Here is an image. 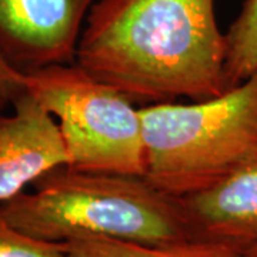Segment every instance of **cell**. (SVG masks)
<instances>
[{"instance_id":"cell-3","label":"cell","mask_w":257,"mask_h":257,"mask_svg":"<svg viewBox=\"0 0 257 257\" xmlns=\"http://www.w3.org/2000/svg\"><path fill=\"white\" fill-rule=\"evenodd\" d=\"M145 177L176 197L209 189L257 159V73L190 104L140 106Z\"/></svg>"},{"instance_id":"cell-12","label":"cell","mask_w":257,"mask_h":257,"mask_svg":"<svg viewBox=\"0 0 257 257\" xmlns=\"http://www.w3.org/2000/svg\"><path fill=\"white\" fill-rule=\"evenodd\" d=\"M253 251H254V256L257 257V244H256V246H254V247H253Z\"/></svg>"},{"instance_id":"cell-11","label":"cell","mask_w":257,"mask_h":257,"mask_svg":"<svg viewBox=\"0 0 257 257\" xmlns=\"http://www.w3.org/2000/svg\"><path fill=\"white\" fill-rule=\"evenodd\" d=\"M26 92V73L10 62L0 49V110Z\"/></svg>"},{"instance_id":"cell-9","label":"cell","mask_w":257,"mask_h":257,"mask_svg":"<svg viewBox=\"0 0 257 257\" xmlns=\"http://www.w3.org/2000/svg\"><path fill=\"white\" fill-rule=\"evenodd\" d=\"M226 35V77L234 87L257 73V0H244Z\"/></svg>"},{"instance_id":"cell-4","label":"cell","mask_w":257,"mask_h":257,"mask_svg":"<svg viewBox=\"0 0 257 257\" xmlns=\"http://www.w3.org/2000/svg\"><path fill=\"white\" fill-rule=\"evenodd\" d=\"M26 90L57 120L69 167L145 177L140 106L123 93L76 63L26 72Z\"/></svg>"},{"instance_id":"cell-1","label":"cell","mask_w":257,"mask_h":257,"mask_svg":"<svg viewBox=\"0 0 257 257\" xmlns=\"http://www.w3.org/2000/svg\"><path fill=\"white\" fill-rule=\"evenodd\" d=\"M214 0H99L74 63L135 104L207 100L231 89Z\"/></svg>"},{"instance_id":"cell-6","label":"cell","mask_w":257,"mask_h":257,"mask_svg":"<svg viewBox=\"0 0 257 257\" xmlns=\"http://www.w3.org/2000/svg\"><path fill=\"white\" fill-rule=\"evenodd\" d=\"M0 117V204L62 166L69 153L56 119L26 90Z\"/></svg>"},{"instance_id":"cell-5","label":"cell","mask_w":257,"mask_h":257,"mask_svg":"<svg viewBox=\"0 0 257 257\" xmlns=\"http://www.w3.org/2000/svg\"><path fill=\"white\" fill-rule=\"evenodd\" d=\"M99 0H0V49L22 72L74 63L83 23Z\"/></svg>"},{"instance_id":"cell-10","label":"cell","mask_w":257,"mask_h":257,"mask_svg":"<svg viewBox=\"0 0 257 257\" xmlns=\"http://www.w3.org/2000/svg\"><path fill=\"white\" fill-rule=\"evenodd\" d=\"M0 257H69L59 243L35 239L13 227L0 209Z\"/></svg>"},{"instance_id":"cell-7","label":"cell","mask_w":257,"mask_h":257,"mask_svg":"<svg viewBox=\"0 0 257 257\" xmlns=\"http://www.w3.org/2000/svg\"><path fill=\"white\" fill-rule=\"evenodd\" d=\"M192 239L257 244V159L209 189L180 197Z\"/></svg>"},{"instance_id":"cell-8","label":"cell","mask_w":257,"mask_h":257,"mask_svg":"<svg viewBox=\"0 0 257 257\" xmlns=\"http://www.w3.org/2000/svg\"><path fill=\"white\" fill-rule=\"evenodd\" d=\"M59 244L70 257H256L253 247L199 239L143 246L106 237H89Z\"/></svg>"},{"instance_id":"cell-13","label":"cell","mask_w":257,"mask_h":257,"mask_svg":"<svg viewBox=\"0 0 257 257\" xmlns=\"http://www.w3.org/2000/svg\"><path fill=\"white\" fill-rule=\"evenodd\" d=\"M69 257H70V256H69Z\"/></svg>"},{"instance_id":"cell-2","label":"cell","mask_w":257,"mask_h":257,"mask_svg":"<svg viewBox=\"0 0 257 257\" xmlns=\"http://www.w3.org/2000/svg\"><path fill=\"white\" fill-rule=\"evenodd\" d=\"M0 204L20 231L50 243L106 237L163 246L192 239L180 197L143 176L82 172L62 166Z\"/></svg>"}]
</instances>
